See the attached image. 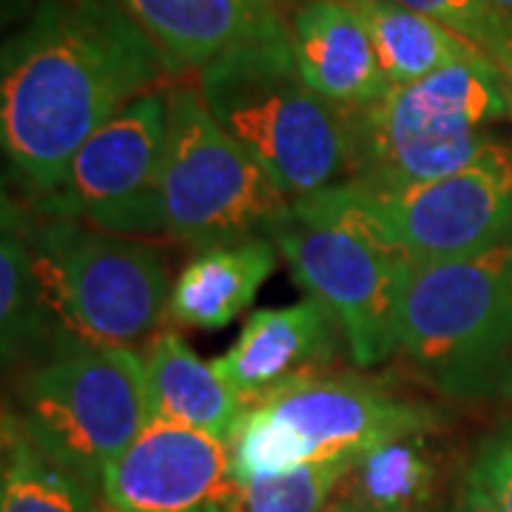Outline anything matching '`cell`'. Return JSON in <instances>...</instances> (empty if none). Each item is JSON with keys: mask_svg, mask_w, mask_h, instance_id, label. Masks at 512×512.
Listing matches in <instances>:
<instances>
[{"mask_svg": "<svg viewBox=\"0 0 512 512\" xmlns=\"http://www.w3.org/2000/svg\"><path fill=\"white\" fill-rule=\"evenodd\" d=\"M353 461H325L293 467L279 476L234 484L222 512H328L330 495L348 476Z\"/></svg>", "mask_w": 512, "mask_h": 512, "instance_id": "obj_22", "label": "cell"}, {"mask_svg": "<svg viewBox=\"0 0 512 512\" xmlns=\"http://www.w3.org/2000/svg\"><path fill=\"white\" fill-rule=\"evenodd\" d=\"M168 143V92H146L77 148L52 194L35 200L40 217L94 225L120 237L163 234L160 180Z\"/></svg>", "mask_w": 512, "mask_h": 512, "instance_id": "obj_11", "label": "cell"}, {"mask_svg": "<svg viewBox=\"0 0 512 512\" xmlns=\"http://www.w3.org/2000/svg\"><path fill=\"white\" fill-rule=\"evenodd\" d=\"M436 427L439 416L427 404L362 373L330 370L285 384L245 410L231 439V476L245 484L305 464L356 461L382 441Z\"/></svg>", "mask_w": 512, "mask_h": 512, "instance_id": "obj_7", "label": "cell"}, {"mask_svg": "<svg viewBox=\"0 0 512 512\" xmlns=\"http://www.w3.org/2000/svg\"><path fill=\"white\" fill-rule=\"evenodd\" d=\"M291 202L217 123L197 86H168L163 237L197 251L231 239L274 237Z\"/></svg>", "mask_w": 512, "mask_h": 512, "instance_id": "obj_9", "label": "cell"}, {"mask_svg": "<svg viewBox=\"0 0 512 512\" xmlns=\"http://www.w3.org/2000/svg\"><path fill=\"white\" fill-rule=\"evenodd\" d=\"M447 512H501V510H498V504H495L493 498L484 493L476 481L464 473V478H461V484H458V490L456 495H453V501H450Z\"/></svg>", "mask_w": 512, "mask_h": 512, "instance_id": "obj_25", "label": "cell"}, {"mask_svg": "<svg viewBox=\"0 0 512 512\" xmlns=\"http://www.w3.org/2000/svg\"><path fill=\"white\" fill-rule=\"evenodd\" d=\"M396 350L444 399H512V245L410 256L396 302Z\"/></svg>", "mask_w": 512, "mask_h": 512, "instance_id": "obj_2", "label": "cell"}, {"mask_svg": "<svg viewBox=\"0 0 512 512\" xmlns=\"http://www.w3.org/2000/svg\"><path fill=\"white\" fill-rule=\"evenodd\" d=\"M276 254L274 237H242L200 248L171 285L168 319L188 330L228 328L271 279Z\"/></svg>", "mask_w": 512, "mask_h": 512, "instance_id": "obj_16", "label": "cell"}, {"mask_svg": "<svg viewBox=\"0 0 512 512\" xmlns=\"http://www.w3.org/2000/svg\"><path fill=\"white\" fill-rule=\"evenodd\" d=\"M234 490L231 444L202 430L151 419L103 476V512H200Z\"/></svg>", "mask_w": 512, "mask_h": 512, "instance_id": "obj_12", "label": "cell"}, {"mask_svg": "<svg viewBox=\"0 0 512 512\" xmlns=\"http://www.w3.org/2000/svg\"><path fill=\"white\" fill-rule=\"evenodd\" d=\"M57 322L32 259L26 214L3 197V234H0V345L3 362L12 365L26 356H43L55 342Z\"/></svg>", "mask_w": 512, "mask_h": 512, "instance_id": "obj_18", "label": "cell"}, {"mask_svg": "<svg viewBox=\"0 0 512 512\" xmlns=\"http://www.w3.org/2000/svg\"><path fill=\"white\" fill-rule=\"evenodd\" d=\"M9 410L43 456L100 498L109 464L151 421L146 359L57 330L20 376L18 407Z\"/></svg>", "mask_w": 512, "mask_h": 512, "instance_id": "obj_4", "label": "cell"}, {"mask_svg": "<svg viewBox=\"0 0 512 512\" xmlns=\"http://www.w3.org/2000/svg\"><path fill=\"white\" fill-rule=\"evenodd\" d=\"M348 117V180L413 185L467 168L495 137L490 128L510 114L498 66L476 49L416 83L390 86Z\"/></svg>", "mask_w": 512, "mask_h": 512, "instance_id": "obj_5", "label": "cell"}, {"mask_svg": "<svg viewBox=\"0 0 512 512\" xmlns=\"http://www.w3.org/2000/svg\"><path fill=\"white\" fill-rule=\"evenodd\" d=\"M342 345L348 342L336 313L322 299L305 296L285 308L251 313L214 367L251 410L285 384L330 373Z\"/></svg>", "mask_w": 512, "mask_h": 512, "instance_id": "obj_13", "label": "cell"}, {"mask_svg": "<svg viewBox=\"0 0 512 512\" xmlns=\"http://www.w3.org/2000/svg\"><path fill=\"white\" fill-rule=\"evenodd\" d=\"M467 476L493 498L501 512H512V419L501 421L478 441Z\"/></svg>", "mask_w": 512, "mask_h": 512, "instance_id": "obj_24", "label": "cell"}, {"mask_svg": "<svg viewBox=\"0 0 512 512\" xmlns=\"http://www.w3.org/2000/svg\"><path fill=\"white\" fill-rule=\"evenodd\" d=\"M402 6L441 23L495 60L512 37V15L493 0H399Z\"/></svg>", "mask_w": 512, "mask_h": 512, "instance_id": "obj_23", "label": "cell"}, {"mask_svg": "<svg viewBox=\"0 0 512 512\" xmlns=\"http://www.w3.org/2000/svg\"><path fill=\"white\" fill-rule=\"evenodd\" d=\"M296 0H120L174 72L205 69L231 49L288 35Z\"/></svg>", "mask_w": 512, "mask_h": 512, "instance_id": "obj_15", "label": "cell"}, {"mask_svg": "<svg viewBox=\"0 0 512 512\" xmlns=\"http://www.w3.org/2000/svg\"><path fill=\"white\" fill-rule=\"evenodd\" d=\"M26 231L57 328L83 342L120 348H134L163 330L174 282L157 248L60 217H26Z\"/></svg>", "mask_w": 512, "mask_h": 512, "instance_id": "obj_8", "label": "cell"}, {"mask_svg": "<svg viewBox=\"0 0 512 512\" xmlns=\"http://www.w3.org/2000/svg\"><path fill=\"white\" fill-rule=\"evenodd\" d=\"M339 487L342 498L390 512H421L436 487V461L427 447V433L387 439L353 461Z\"/></svg>", "mask_w": 512, "mask_h": 512, "instance_id": "obj_21", "label": "cell"}, {"mask_svg": "<svg viewBox=\"0 0 512 512\" xmlns=\"http://www.w3.org/2000/svg\"><path fill=\"white\" fill-rule=\"evenodd\" d=\"M0 512H103L80 478L37 450L9 407L3 410Z\"/></svg>", "mask_w": 512, "mask_h": 512, "instance_id": "obj_20", "label": "cell"}, {"mask_svg": "<svg viewBox=\"0 0 512 512\" xmlns=\"http://www.w3.org/2000/svg\"><path fill=\"white\" fill-rule=\"evenodd\" d=\"M365 20L390 86H407L456 63L476 46L399 0H348ZM481 52V49H478Z\"/></svg>", "mask_w": 512, "mask_h": 512, "instance_id": "obj_19", "label": "cell"}, {"mask_svg": "<svg viewBox=\"0 0 512 512\" xmlns=\"http://www.w3.org/2000/svg\"><path fill=\"white\" fill-rule=\"evenodd\" d=\"M493 63L498 66V74H501V86H504V97H507V114L512 120V37Z\"/></svg>", "mask_w": 512, "mask_h": 512, "instance_id": "obj_26", "label": "cell"}, {"mask_svg": "<svg viewBox=\"0 0 512 512\" xmlns=\"http://www.w3.org/2000/svg\"><path fill=\"white\" fill-rule=\"evenodd\" d=\"M288 46L308 89L333 109H367L390 89L365 20L348 0H296Z\"/></svg>", "mask_w": 512, "mask_h": 512, "instance_id": "obj_14", "label": "cell"}, {"mask_svg": "<svg viewBox=\"0 0 512 512\" xmlns=\"http://www.w3.org/2000/svg\"><path fill=\"white\" fill-rule=\"evenodd\" d=\"M493 3L498 9H504V12H510L512 15V0H493Z\"/></svg>", "mask_w": 512, "mask_h": 512, "instance_id": "obj_28", "label": "cell"}, {"mask_svg": "<svg viewBox=\"0 0 512 512\" xmlns=\"http://www.w3.org/2000/svg\"><path fill=\"white\" fill-rule=\"evenodd\" d=\"M328 512H390V510L370 507V504H362V501H356V498H339L336 504H330Z\"/></svg>", "mask_w": 512, "mask_h": 512, "instance_id": "obj_27", "label": "cell"}, {"mask_svg": "<svg viewBox=\"0 0 512 512\" xmlns=\"http://www.w3.org/2000/svg\"><path fill=\"white\" fill-rule=\"evenodd\" d=\"M200 512H222L220 507H208V510H200Z\"/></svg>", "mask_w": 512, "mask_h": 512, "instance_id": "obj_29", "label": "cell"}, {"mask_svg": "<svg viewBox=\"0 0 512 512\" xmlns=\"http://www.w3.org/2000/svg\"><path fill=\"white\" fill-rule=\"evenodd\" d=\"M197 74L208 111L288 200L348 180V111L333 109L308 89L288 35L231 49Z\"/></svg>", "mask_w": 512, "mask_h": 512, "instance_id": "obj_3", "label": "cell"}, {"mask_svg": "<svg viewBox=\"0 0 512 512\" xmlns=\"http://www.w3.org/2000/svg\"><path fill=\"white\" fill-rule=\"evenodd\" d=\"M274 242L299 288L336 313L353 365L370 370L396 353V302L410 256L384 239L348 185L293 200Z\"/></svg>", "mask_w": 512, "mask_h": 512, "instance_id": "obj_6", "label": "cell"}, {"mask_svg": "<svg viewBox=\"0 0 512 512\" xmlns=\"http://www.w3.org/2000/svg\"><path fill=\"white\" fill-rule=\"evenodd\" d=\"M345 185L384 239L413 259L470 256L512 245L510 137H493L467 168L433 183Z\"/></svg>", "mask_w": 512, "mask_h": 512, "instance_id": "obj_10", "label": "cell"}, {"mask_svg": "<svg viewBox=\"0 0 512 512\" xmlns=\"http://www.w3.org/2000/svg\"><path fill=\"white\" fill-rule=\"evenodd\" d=\"M151 419L174 421L208 436L234 439L245 404L225 384L214 362L208 365L177 330H157L146 353Z\"/></svg>", "mask_w": 512, "mask_h": 512, "instance_id": "obj_17", "label": "cell"}, {"mask_svg": "<svg viewBox=\"0 0 512 512\" xmlns=\"http://www.w3.org/2000/svg\"><path fill=\"white\" fill-rule=\"evenodd\" d=\"M174 66L120 0H40L3 46L0 143L32 202L94 131Z\"/></svg>", "mask_w": 512, "mask_h": 512, "instance_id": "obj_1", "label": "cell"}]
</instances>
